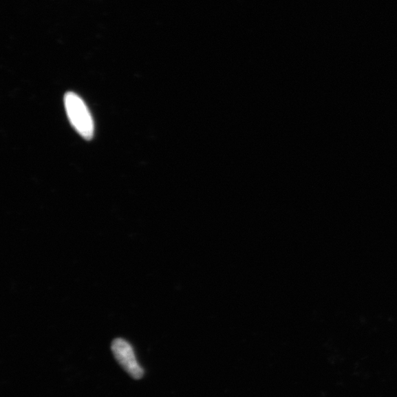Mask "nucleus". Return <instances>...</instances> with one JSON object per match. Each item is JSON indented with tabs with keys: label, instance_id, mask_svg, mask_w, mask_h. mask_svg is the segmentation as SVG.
<instances>
[{
	"label": "nucleus",
	"instance_id": "nucleus-1",
	"mask_svg": "<svg viewBox=\"0 0 397 397\" xmlns=\"http://www.w3.org/2000/svg\"><path fill=\"white\" fill-rule=\"evenodd\" d=\"M64 105L74 130L87 140H91L94 136V124L87 105L78 94L73 92L65 94Z\"/></svg>",
	"mask_w": 397,
	"mask_h": 397
},
{
	"label": "nucleus",
	"instance_id": "nucleus-2",
	"mask_svg": "<svg viewBox=\"0 0 397 397\" xmlns=\"http://www.w3.org/2000/svg\"><path fill=\"white\" fill-rule=\"evenodd\" d=\"M111 350L117 362L131 378L139 380L143 377L144 369L139 366L130 343L122 339H116L112 342Z\"/></svg>",
	"mask_w": 397,
	"mask_h": 397
}]
</instances>
